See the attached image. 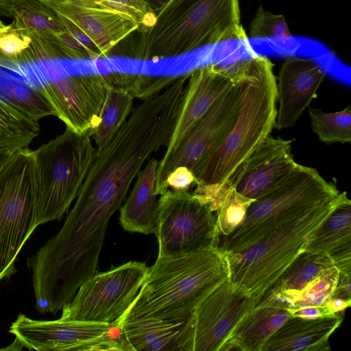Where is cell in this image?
<instances>
[{
    "label": "cell",
    "mask_w": 351,
    "mask_h": 351,
    "mask_svg": "<svg viewBox=\"0 0 351 351\" xmlns=\"http://www.w3.org/2000/svg\"><path fill=\"white\" fill-rule=\"evenodd\" d=\"M239 77L240 74L237 77L231 75L219 63L205 64L190 73L181 112L167 151L173 148L184 138Z\"/></svg>",
    "instance_id": "2e32d148"
},
{
    "label": "cell",
    "mask_w": 351,
    "mask_h": 351,
    "mask_svg": "<svg viewBox=\"0 0 351 351\" xmlns=\"http://www.w3.org/2000/svg\"><path fill=\"white\" fill-rule=\"evenodd\" d=\"M133 96L109 83L98 125L91 131L98 152H101L127 121L133 105Z\"/></svg>",
    "instance_id": "d4e9b609"
},
{
    "label": "cell",
    "mask_w": 351,
    "mask_h": 351,
    "mask_svg": "<svg viewBox=\"0 0 351 351\" xmlns=\"http://www.w3.org/2000/svg\"><path fill=\"white\" fill-rule=\"evenodd\" d=\"M189 319L169 322L138 319L117 326L131 350L187 351Z\"/></svg>",
    "instance_id": "ffe728a7"
},
{
    "label": "cell",
    "mask_w": 351,
    "mask_h": 351,
    "mask_svg": "<svg viewBox=\"0 0 351 351\" xmlns=\"http://www.w3.org/2000/svg\"><path fill=\"white\" fill-rule=\"evenodd\" d=\"M55 36L59 48L66 58L72 60L89 58L84 47L66 29L56 34Z\"/></svg>",
    "instance_id": "836d02e7"
},
{
    "label": "cell",
    "mask_w": 351,
    "mask_h": 351,
    "mask_svg": "<svg viewBox=\"0 0 351 351\" xmlns=\"http://www.w3.org/2000/svg\"><path fill=\"white\" fill-rule=\"evenodd\" d=\"M351 272H339L337 283L331 298L351 301Z\"/></svg>",
    "instance_id": "74e56055"
},
{
    "label": "cell",
    "mask_w": 351,
    "mask_h": 351,
    "mask_svg": "<svg viewBox=\"0 0 351 351\" xmlns=\"http://www.w3.org/2000/svg\"><path fill=\"white\" fill-rule=\"evenodd\" d=\"M326 71L313 58H289L282 64L276 80L279 103L275 128L293 126L316 97Z\"/></svg>",
    "instance_id": "5bb4252c"
},
{
    "label": "cell",
    "mask_w": 351,
    "mask_h": 351,
    "mask_svg": "<svg viewBox=\"0 0 351 351\" xmlns=\"http://www.w3.org/2000/svg\"><path fill=\"white\" fill-rule=\"evenodd\" d=\"M305 251L328 256L338 269L351 266V202L339 204L309 237Z\"/></svg>",
    "instance_id": "7402d4cb"
},
{
    "label": "cell",
    "mask_w": 351,
    "mask_h": 351,
    "mask_svg": "<svg viewBox=\"0 0 351 351\" xmlns=\"http://www.w3.org/2000/svg\"><path fill=\"white\" fill-rule=\"evenodd\" d=\"M206 196L167 189L158 200L155 235L160 258L184 256L217 247L216 215Z\"/></svg>",
    "instance_id": "52a82bcc"
},
{
    "label": "cell",
    "mask_w": 351,
    "mask_h": 351,
    "mask_svg": "<svg viewBox=\"0 0 351 351\" xmlns=\"http://www.w3.org/2000/svg\"><path fill=\"white\" fill-rule=\"evenodd\" d=\"M351 301L339 298H331L326 305L329 308L332 314L343 313V311L350 306Z\"/></svg>",
    "instance_id": "f35d334b"
},
{
    "label": "cell",
    "mask_w": 351,
    "mask_h": 351,
    "mask_svg": "<svg viewBox=\"0 0 351 351\" xmlns=\"http://www.w3.org/2000/svg\"><path fill=\"white\" fill-rule=\"evenodd\" d=\"M339 274L335 266L323 272L296 296L289 309L326 304L332 296Z\"/></svg>",
    "instance_id": "1f68e13d"
},
{
    "label": "cell",
    "mask_w": 351,
    "mask_h": 351,
    "mask_svg": "<svg viewBox=\"0 0 351 351\" xmlns=\"http://www.w3.org/2000/svg\"><path fill=\"white\" fill-rule=\"evenodd\" d=\"M148 271L141 262L130 261L95 274L62 308V320L112 324L130 306Z\"/></svg>",
    "instance_id": "8fae6325"
},
{
    "label": "cell",
    "mask_w": 351,
    "mask_h": 351,
    "mask_svg": "<svg viewBox=\"0 0 351 351\" xmlns=\"http://www.w3.org/2000/svg\"><path fill=\"white\" fill-rule=\"evenodd\" d=\"M339 193L336 185L326 180L315 168L298 164L285 182L252 203L243 223L222 237L218 247L228 254L238 252Z\"/></svg>",
    "instance_id": "8992f818"
},
{
    "label": "cell",
    "mask_w": 351,
    "mask_h": 351,
    "mask_svg": "<svg viewBox=\"0 0 351 351\" xmlns=\"http://www.w3.org/2000/svg\"><path fill=\"white\" fill-rule=\"evenodd\" d=\"M335 265L328 256L302 251L255 302V306L289 308L296 296Z\"/></svg>",
    "instance_id": "d6986e66"
},
{
    "label": "cell",
    "mask_w": 351,
    "mask_h": 351,
    "mask_svg": "<svg viewBox=\"0 0 351 351\" xmlns=\"http://www.w3.org/2000/svg\"><path fill=\"white\" fill-rule=\"evenodd\" d=\"M158 162L155 158L148 161L137 175L131 193L119 208V221L126 231L146 235L155 233L158 212L156 178Z\"/></svg>",
    "instance_id": "44dd1931"
},
{
    "label": "cell",
    "mask_w": 351,
    "mask_h": 351,
    "mask_svg": "<svg viewBox=\"0 0 351 351\" xmlns=\"http://www.w3.org/2000/svg\"><path fill=\"white\" fill-rule=\"evenodd\" d=\"M195 177L193 172L184 167L176 168L167 176L166 187L173 191L189 190L195 185Z\"/></svg>",
    "instance_id": "e575fe53"
},
{
    "label": "cell",
    "mask_w": 351,
    "mask_h": 351,
    "mask_svg": "<svg viewBox=\"0 0 351 351\" xmlns=\"http://www.w3.org/2000/svg\"><path fill=\"white\" fill-rule=\"evenodd\" d=\"M112 324L75 320H38L19 313L10 326L23 348L39 351L73 350L79 343L109 331Z\"/></svg>",
    "instance_id": "9a60e30c"
},
{
    "label": "cell",
    "mask_w": 351,
    "mask_h": 351,
    "mask_svg": "<svg viewBox=\"0 0 351 351\" xmlns=\"http://www.w3.org/2000/svg\"><path fill=\"white\" fill-rule=\"evenodd\" d=\"M24 0H0V14L12 16L14 8Z\"/></svg>",
    "instance_id": "ab89813d"
},
{
    "label": "cell",
    "mask_w": 351,
    "mask_h": 351,
    "mask_svg": "<svg viewBox=\"0 0 351 351\" xmlns=\"http://www.w3.org/2000/svg\"><path fill=\"white\" fill-rule=\"evenodd\" d=\"M290 316L286 308L255 306L237 322L219 351H261L267 339Z\"/></svg>",
    "instance_id": "603a6c76"
},
{
    "label": "cell",
    "mask_w": 351,
    "mask_h": 351,
    "mask_svg": "<svg viewBox=\"0 0 351 351\" xmlns=\"http://www.w3.org/2000/svg\"><path fill=\"white\" fill-rule=\"evenodd\" d=\"M254 200L240 194L232 185L229 187L216 211L220 237H227L243 223Z\"/></svg>",
    "instance_id": "4dcf8cb0"
},
{
    "label": "cell",
    "mask_w": 351,
    "mask_h": 351,
    "mask_svg": "<svg viewBox=\"0 0 351 351\" xmlns=\"http://www.w3.org/2000/svg\"><path fill=\"white\" fill-rule=\"evenodd\" d=\"M235 84L219 97L184 138L158 162L157 195L167 190V176L176 168L184 167L194 174L203 160L223 141L233 127L250 77V56L247 57Z\"/></svg>",
    "instance_id": "30bf717a"
},
{
    "label": "cell",
    "mask_w": 351,
    "mask_h": 351,
    "mask_svg": "<svg viewBox=\"0 0 351 351\" xmlns=\"http://www.w3.org/2000/svg\"><path fill=\"white\" fill-rule=\"evenodd\" d=\"M19 26L38 32L57 34L65 29L60 16L39 0H24L17 5L12 14Z\"/></svg>",
    "instance_id": "83f0119b"
},
{
    "label": "cell",
    "mask_w": 351,
    "mask_h": 351,
    "mask_svg": "<svg viewBox=\"0 0 351 351\" xmlns=\"http://www.w3.org/2000/svg\"><path fill=\"white\" fill-rule=\"evenodd\" d=\"M15 152L12 150H0V169Z\"/></svg>",
    "instance_id": "b9f144b4"
},
{
    "label": "cell",
    "mask_w": 351,
    "mask_h": 351,
    "mask_svg": "<svg viewBox=\"0 0 351 351\" xmlns=\"http://www.w3.org/2000/svg\"><path fill=\"white\" fill-rule=\"evenodd\" d=\"M343 313L313 319L290 316L267 339L261 351H326L328 339L341 325Z\"/></svg>",
    "instance_id": "ac0fdd59"
},
{
    "label": "cell",
    "mask_w": 351,
    "mask_h": 351,
    "mask_svg": "<svg viewBox=\"0 0 351 351\" xmlns=\"http://www.w3.org/2000/svg\"><path fill=\"white\" fill-rule=\"evenodd\" d=\"M249 36L250 38H285L291 36L282 14H273L259 7L252 20Z\"/></svg>",
    "instance_id": "d6a6232c"
},
{
    "label": "cell",
    "mask_w": 351,
    "mask_h": 351,
    "mask_svg": "<svg viewBox=\"0 0 351 351\" xmlns=\"http://www.w3.org/2000/svg\"><path fill=\"white\" fill-rule=\"evenodd\" d=\"M77 1L85 5L116 12L132 19L139 25L138 33L150 29L156 20V12L145 0Z\"/></svg>",
    "instance_id": "f546056e"
},
{
    "label": "cell",
    "mask_w": 351,
    "mask_h": 351,
    "mask_svg": "<svg viewBox=\"0 0 351 351\" xmlns=\"http://www.w3.org/2000/svg\"><path fill=\"white\" fill-rule=\"evenodd\" d=\"M346 192L308 210L271 230L255 243L227 254L229 279L253 298L254 303L304 250L315 230L341 203Z\"/></svg>",
    "instance_id": "5b68a950"
},
{
    "label": "cell",
    "mask_w": 351,
    "mask_h": 351,
    "mask_svg": "<svg viewBox=\"0 0 351 351\" xmlns=\"http://www.w3.org/2000/svg\"><path fill=\"white\" fill-rule=\"evenodd\" d=\"M7 25H5L2 21L0 19V32L4 30Z\"/></svg>",
    "instance_id": "7bdbcfd3"
},
{
    "label": "cell",
    "mask_w": 351,
    "mask_h": 351,
    "mask_svg": "<svg viewBox=\"0 0 351 351\" xmlns=\"http://www.w3.org/2000/svg\"><path fill=\"white\" fill-rule=\"evenodd\" d=\"M254 305L253 298L229 278L225 280L191 317L188 351H219L237 322Z\"/></svg>",
    "instance_id": "7c38bea8"
},
{
    "label": "cell",
    "mask_w": 351,
    "mask_h": 351,
    "mask_svg": "<svg viewBox=\"0 0 351 351\" xmlns=\"http://www.w3.org/2000/svg\"><path fill=\"white\" fill-rule=\"evenodd\" d=\"M273 68L267 57L250 56V77L236 121L194 173L193 193L208 198L215 212L243 163L275 128L277 95Z\"/></svg>",
    "instance_id": "6da1fadb"
},
{
    "label": "cell",
    "mask_w": 351,
    "mask_h": 351,
    "mask_svg": "<svg viewBox=\"0 0 351 351\" xmlns=\"http://www.w3.org/2000/svg\"><path fill=\"white\" fill-rule=\"evenodd\" d=\"M67 60L53 62L26 80L66 128L79 133L93 130L99 123L109 82L99 73H72L64 64Z\"/></svg>",
    "instance_id": "ba28073f"
},
{
    "label": "cell",
    "mask_w": 351,
    "mask_h": 351,
    "mask_svg": "<svg viewBox=\"0 0 351 351\" xmlns=\"http://www.w3.org/2000/svg\"><path fill=\"white\" fill-rule=\"evenodd\" d=\"M150 6L156 12L163 8L170 0H145Z\"/></svg>",
    "instance_id": "60d3db41"
},
{
    "label": "cell",
    "mask_w": 351,
    "mask_h": 351,
    "mask_svg": "<svg viewBox=\"0 0 351 351\" xmlns=\"http://www.w3.org/2000/svg\"><path fill=\"white\" fill-rule=\"evenodd\" d=\"M293 140L269 135L245 160L232 186L240 194L256 199L280 185L297 166Z\"/></svg>",
    "instance_id": "4fadbf2b"
},
{
    "label": "cell",
    "mask_w": 351,
    "mask_h": 351,
    "mask_svg": "<svg viewBox=\"0 0 351 351\" xmlns=\"http://www.w3.org/2000/svg\"><path fill=\"white\" fill-rule=\"evenodd\" d=\"M108 82L129 93L134 98L147 99L159 93L169 86L178 77L176 76H158L147 74L110 72L104 75Z\"/></svg>",
    "instance_id": "f1b7e54d"
},
{
    "label": "cell",
    "mask_w": 351,
    "mask_h": 351,
    "mask_svg": "<svg viewBox=\"0 0 351 351\" xmlns=\"http://www.w3.org/2000/svg\"><path fill=\"white\" fill-rule=\"evenodd\" d=\"M232 40L248 43L239 0H170L156 11L154 26L139 33L131 55L156 60Z\"/></svg>",
    "instance_id": "3957f363"
},
{
    "label": "cell",
    "mask_w": 351,
    "mask_h": 351,
    "mask_svg": "<svg viewBox=\"0 0 351 351\" xmlns=\"http://www.w3.org/2000/svg\"><path fill=\"white\" fill-rule=\"evenodd\" d=\"M311 129L325 143H351V110L349 106L335 112L308 107Z\"/></svg>",
    "instance_id": "4316f807"
},
{
    "label": "cell",
    "mask_w": 351,
    "mask_h": 351,
    "mask_svg": "<svg viewBox=\"0 0 351 351\" xmlns=\"http://www.w3.org/2000/svg\"><path fill=\"white\" fill-rule=\"evenodd\" d=\"M91 131L79 133L66 128L32 150L34 230L60 219L77 197L98 154Z\"/></svg>",
    "instance_id": "277c9868"
},
{
    "label": "cell",
    "mask_w": 351,
    "mask_h": 351,
    "mask_svg": "<svg viewBox=\"0 0 351 351\" xmlns=\"http://www.w3.org/2000/svg\"><path fill=\"white\" fill-rule=\"evenodd\" d=\"M0 98L29 118L54 115L46 98L21 76L0 67Z\"/></svg>",
    "instance_id": "cb8c5ba5"
},
{
    "label": "cell",
    "mask_w": 351,
    "mask_h": 351,
    "mask_svg": "<svg viewBox=\"0 0 351 351\" xmlns=\"http://www.w3.org/2000/svg\"><path fill=\"white\" fill-rule=\"evenodd\" d=\"M83 30L106 57L119 42L138 31L132 19L116 12L90 7L77 0H39Z\"/></svg>",
    "instance_id": "e0dca14e"
},
{
    "label": "cell",
    "mask_w": 351,
    "mask_h": 351,
    "mask_svg": "<svg viewBox=\"0 0 351 351\" xmlns=\"http://www.w3.org/2000/svg\"><path fill=\"white\" fill-rule=\"evenodd\" d=\"M291 316H297L302 318L313 319L332 315L329 308L326 305L308 306L289 309Z\"/></svg>",
    "instance_id": "8d00e7d4"
},
{
    "label": "cell",
    "mask_w": 351,
    "mask_h": 351,
    "mask_svg": "<svg viewBox=\"0 0 351 351\" xmlns=\"http://www.w3.org/2000/svg\"><path fill=\"white\" fill-rule=\"evenodd\" d=\"M16 151L0 169V282L16 271V261L32 228V156Z\"/></svg>",
    "instance_id": "9c48e42d"
},
{
    "label": "cell",
    "mask_w": 351,
    "mask_h": 351,
    "mask_svg": "<svg viewBox=\"0 0 351 351\" xmlns=\"http://www.w3.org/2000/svg\"><path fill=\"white\" fill-rule=\"evenodd\" d=\"M59 16L65 29L71 34L84 47L90 59L103 58V55L97 45L83 30L66 19L61 16Z\"/></svg>",
    "instance_id": "d590c367"
},
{
    "label": "cell",
    "mask_w": 351,
    "mask_h": 351,
    "mask_svg": "<svg viewBox=\"0 0 351 351\" xmlns=\"http://www.w3.org/2000/svg\"><path fill=\"white\" fill-rule=\"evenodd\" d=\"M39 133L38 121L0 98V150L17 151L28 147Z\"/></svg>",
    "instance_id": "484cf974"
},
{
    "label": "cell",
    "mask_w": 351,
    "mask_h": 351,
    "mask_svg": "<svg viewBox=\"0 0 351 351\" xmlns=\"http://www.w3.org/2000/svg\"><path fill=\"white\" fill-rule=\"evenodd\" d=\"M227 253L218 247L170 258L158 257L134 300L115 322L133 319L182 322L229 278Z\"/></svg>",
    "instance_id": "7a4b0ae2"
}]
</instances>
